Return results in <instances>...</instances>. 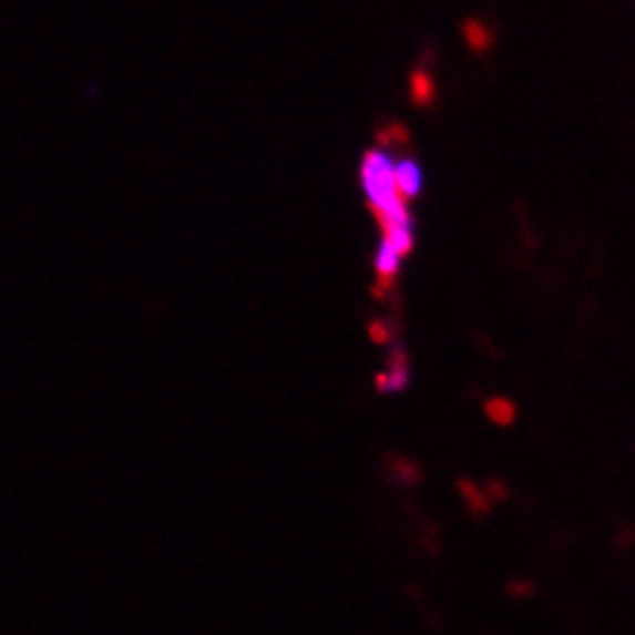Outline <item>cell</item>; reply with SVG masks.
Segmentation results:
<instances>
[{
  "label": "cell",
  "instance_id": "obj_8",
  "mask_svg": "<svg viewBox=\"0 0 635 635\" xmlns=\"http://www.w3.org/2000/svg\"><path fill=\"white\" fill-rule=\"evenodd\" d=\"M379 142L381 144H404L409 142V130L402 123H391L389 127H383L379 132Z\"/></svg>",
  "mask_w": 635,
  "mask_h": 635
},
{
  "label": "cell",
  "instance_id": "obj_6",
  "mask_svg": "<svg viewBox=\"0 0 635 635\" xmlns=\"http://www.w3.org/2000/svg\"><path fill=\"white\" fill-rule=\"evenodd\" d=\"M485 413L490 417V421L496 426H511L515 421L518 409L506 398H492L485 402Z\"/></svg>",
  "mask_w": 635,
  "mask_h": 635
},
{
  "label": "cell",
  "instance_id": "obj_1",
  "mask_svg": "<svg viewBox=\"0 0 635 635\" xmlns=\"http://www.w3.org/2000/svg\"><path fill=\"white\" fill-rule=\"evenodd\" d=\"M361 183L372 213H379L400 199L396 187V162L381 148H370L363 155Z\"/></svg>",
  "mask_w": 635,
  "mask_h": 635
},
{
  "label": "cell",
  "instance_id": "obj_9",
  "mask_svg": "<svg viewBox=\"0 0 635 635\" xmlns=\"http://www.w3.org/2000/svg\"><path fill=\"white\" fill-rule=\"evenodd\" d=\"M370 338L377 342V345H386L391 340V326L386 324V321H372L370 324Z\"/></svg>",
  "mask_w": 635,
  "mask_h": 635
},
{
  "label": "cell",
  "instance_id": "obj_2",
  "mask_svg": "<svg viewBox=\"0 0 635 635\" xmlns=\"http://www.w3.org/2000/svg\"><path fill=\"white\" fill-rule=\"evenodd\" d=\"M375 270H377V287L375 294L377 296H386L389 294L396 283H398V270H400V257L396 255L393 247L381 240L377 247V257H375Z\"/></svg>",
  "mask_w": 635,
  "mask_h": 635
},
{
  "label": "cell",
  "instance_id": "obj_5",
  "mask_svg": "<svg viewBox=\"0 0 635 635\" xmlns=\"http://www.w3.org/2000/svg\"><path fill=\"white\" fill-rule=\"evenodd\" d=\"M462 35H464L467 44L472 47L477 53H483V51H488L492 47V33H490V29L481 19H474V17L467 19L462 23Z\"/></svg>",
  "mask_w": 635,
  "mask_h": 635
},
{
  "label": "cell",
  "instance_id": "obj_4",
  "mask_svg": "<svg viewBox=\"0 0 635 635\" xmlns=\"http://www.w3.org/2000/svg\"><path fill=\"white\" fill-rule=\"evenodd\" d=\"M409 95H411V102L419 104V106H426V104L434 102V98H437L434 79H432V74L426 68L411 70V74H409Z\"/></svg>",
  "mask_w": 635,
  "mask_h": 635
},
{
  "label": "cell",
  "instance_id": "obj_7",
  "mask_svg": "<svg viewBox=\"0 0 635 635\" xmlns=\"http://www.w3.org/2000/svg\"><path fill=\"white\" fill-rule=\"evenodd\" d=\"M389 474H393L396 481L402 485H417L421 481L419 464L409 458H402V455H398L393 460V464L389 467Z\"/></svg>",
  "mask_w": 635,
  "mask_h": 635
},
{
  "label": "cell",
  "instance_id": "obj_3",
  "mask_svg": "<svg viewBox=\"0 0 635 635\" xmlns=\"http://www.w3.org/2000/svg\"><path fill=\"white\" fill-rule=\"evenodd\" d=\"M396 187L402 202L421 197L423 192V170L417 160H400L396 164Z\"/></svg>",
  "mask_w": 635,
  "mask_h": 635
}]
</instances>
